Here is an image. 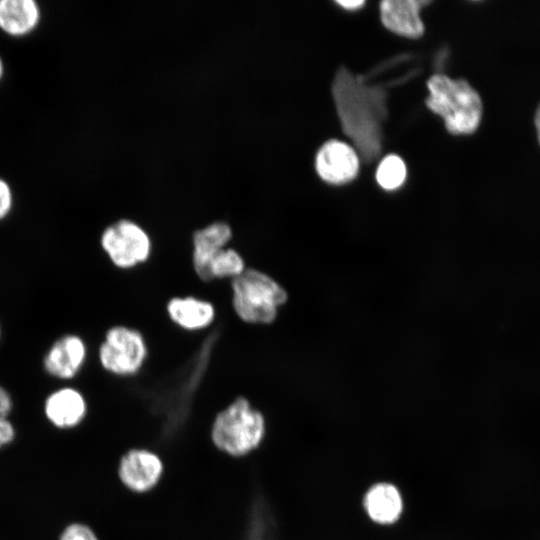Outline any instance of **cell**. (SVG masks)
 <instances>
[{
	"label": "cell",
	"instance_id": "obj_3",
	"mask_svg": "<svg viewBox=\"0 0 540 540\" xmlns=\"http://www.w3.org/2000/svg\"><path fill=\"white\" fill-rule=\"evenodd\" d=\"M231 304L236 316L250 325H268L288 298L285 289L271 276L256 268H246L231 280Z\"/></svg>",
	"mask_w": 540,
	"mask_h": 540
},
{
	"label": "cell",
	"instance_id": "obj_16",
	"mask_svg": "<svg viewBox=\"0 0 540 540\" xmlns=\"http://www.w3.org/2000/svg\"><path fill=\"white\" fill-rule=\"evenodd\" d=\"M406 175L407 170L403 160L396 155H388L377 168L376 180L382 188L393 190L403 184Z\"/></svg>",
	"mask_w": 540,
	"mask_h": 540
},
{
	"label": "cell",
	"instance_id": "obj_18",
	"mask_svg": "<svg viewBox=\"0 0 540 540\" xmlns=\"http://www.w3.org/2000/svg\"><path fill=\"white\" fill-rule=\"evenodd\" d=\"M60 540H98V538L88 526L72 524L65 529Z\"/></svg>",
	"mask_w": 540,
	"mask_h": 540
},
{
	"label": "cell",
	"instance_id": "obj_2",
	"mask_svg": "<svg viewBox=\"0 0 540 540\" xmlns=\"http://www.w3.org/2000/svg\"><path fill=\"white\" fill-rule=\"evenodd\" d=\"M266 432L263 414L250 401L236 397L219 411L211 425V440L221 452L242 457L256 450Z\"/></svg>",
	"mask_w": 540,
	"mask_h": 540
},
{
	"label": "cell",
	"instance_id": "obj_17",
	"mask_svg": "<svg viewBox=\"0 0 540 540\" xmlns=\"http://www.w3.org/2000/svg\"><path fill=\"white\" fill-rule=\"evenodd\" d=\"M11 409V399L8 393L0 387V447L9 443L14 437V429L7 416Z\"/></svg>",
	"mask_w": 540,
	"mask_h": 540
},
{
	"label": "cell",
	"instance_id": "obj_14",
	"mask_svg": "<svg viewBox=\"0 0 540 540\" xmlns=\"http://www.w3.org/2000/svg\"><path fill=\"white\" fill-rule=\"evenodd\" d=\"M46 415L58 427L78 424L85 415L86 404L82 395L71 388L61 389L49 396L45 405Z\"/></svg>",
	"mask_w": 540,
	"mask_h": 540
},
{
	"label": "cell",
	"instance_id": "obj_11",
	"mask_svg": "<svg viewBox=\"0 0 540 540\" xmlns=\"http://www.w3.org/2000/svg\"><path fill=\"white\" fill-rule=\"evenodd\" d=\"M86 348L81 338L68 335L51 347L44 359L46 370L60 378L73 377L82 366Z\"/></svg>",
	"mask_w": 540,
	"mask_h": 540
},
{
	"label": "cell",
	"instance_id": "obj_15",
	"mask_svg": "<svg viewBox=\"0 0 540 540\" xmlns=\"http://www.w3.org/2000/svg\"><path fill=\"white\" fill-rule=\"evenodd\" d=\"M246 262L240 252L232 247L219 251L211 260L209 274L213 280H233L246 269Z\"/></svg>",
	"mask_w": 540,
	"mask_h": 540
},
{
	"label": "cell",
	"instance_id": "obj_4",
	"mask_svg": "<svg viewBox=\"0 0 540 540\" xmlns=\"http://www.w3.org/2000/svg\"><path fill=\"white\" fill-rule=\"evenodd\" d=\"M148 345L144 335L126 325L111 327L99 348L102 367L116 376H133L144 366Z\"/></svg>",
	"mask_w": 540,
	"mask_h": 540
},
{
	"label": "cell",
	"instance_id": "obj_1",
	"mask_svg": "<svg viewBox=\"0 0 540 540\" xmlns=\"http://www.w3.org/2000/svg\"><path fill=\"white\" fill-rule=\"evenodd\" d=\"M426 106L440 116L445 128L454 135L473 133L482 117V101L477 91L464 79L454 80L435 74L427 81Z\"/></svg>",
	"mask_w": 540,
	"mask_h": 540
},
{
	"label": "cell",
	"instance_id": "obj_20",
	"mask_svg": "<svg viewBox=\"0 0 540 540\" xmlns=\"http://www.w3.org/2000/svg\"><path fill=\"white\" fill-rule=\"evenodd\" d=\"M252 535L251 537L249 538V540H265L264 539V528H263V524L259 521V518H254V523H253V527H252Z\"/></svg>",
	"mask_w": 540,
	"mask_h": 540
},
{
	"label": "cell",
	"instance_id": "obj_22",
	"mask_svg": "<svg viewBox=\"0 0 540 540\" xmlns=\"http://www.w3.org/2000/svg\"><path fill=\"white\" fill-rule=\"evenodd\" d=\"M535 126H536V130H537V135H538V140H539V143H540V105L536 111V115H535Z\"/></svg>",
	"mask_w": 540,
	"mask_h": 540
},
{
	"label": "cell",
	"instance_id": "obj_8",
	"mask_svg": "<svg viewBox=\"0 0 540 540\" xmlns=\"http://www.w3.org/2000/svg\"><path fill=\"white\" fill-rule=\"evenodd\" d=\"M233 236L231 226L215 221L197 229L192 234V268L199 280L210 282L209 265L214 256L228 247Z\"/></svg>",
	"mask_w": 540,
	"mask_h": 540
},
{
	"label": "cell",
	"instance_id": "obj_21",
	"mask_svg": "<svg viewBox=\"0 0 540 540\" xmlns=\"http://www.w3.org/2000/svg\"><path fill=\"white\" fill-rule=\"evenodd\" d=\"M341 7L345 9H356L361 7L364 4L362 0H353V1H336Z\"/></svg>",
	"mask_w": 540,
	"mask_h": 540
},
{
	"label": "cell",
	"instance_id": "obj_10",
	"mask_svg": "<svg viewBox=\"0 0 540 540\" xmlns=\"http://www.w3.org/2000/svg\"><path fill=\"white\" fill-rule=\"evenodd\" d=\"M166 312L172 323L190 332L210 327L216 318V308L212 302L192 295L170 298Z\"/></svg>",
	"mask_w": 540,
	"mask_h": 540
},
{
	"label": "cell",
	"instance_id": "obj_23",
	"mask_svg": "<svg viewBox=\"0 0 540 540\" xmlns=\"http://www.w3.org/2000/svg\"><path fill=\"white\" fill-rule=\"evenodd\" d=\"M2 75H3V62H2V59L0 57V79H1Z\"/></svg>",
	"mask_w": 540,
	"mask_h": 540
},
{
	"label": "cell",
	"instance_id": "obj_9",
	"mask_svg": "<svg viewBox=\"0 0 540 540\" xmlns=\"http://www.w3.org/2000/svg\"><path fill=\"white\" fill-rule=\"evenodd\" d=\"M429 1L385 0L380 2V19L391 32L417 39L424 33V23L420 18L421 9Z\"/></svg>",
	"mask_w": 540,
	"mask_h": 540
},
{
	"label": "cell",
	"instance_id": "obj_6",
	"mask_svg": "<svg viewBox=\"0 0 540 540\" xmlns=\"http://www.w3.org/2000/svg\"><path fill=\"white\" fill-rule=\"evenodd\" d=\"M164 465L158 454L146 448L128 450L120 459L118 475L130 491L143 494L155 488L163 475Z\"/></svg>",
	"mask_w": 540,
	"mask_h": 540
},
{
	"label": "cell",
	"instance_id": "obj_7",
	"mask_svg": "<svg viewBox=\"0 0 540 540\" xmlns=\"http://www.w3.org/2000/svg\"><path fill=\"white\" fill-rule=\"evenodd\" d=\"M315 167L325 182L344 184L353 180L359 171V157L348 144L330 140L317 152Z\"/></svg>",
	"mask_w": 540,
	"mask_h": 540
},
{
	"label": "cell",
	"instance_id": "obj_12",
	"mask_svg": "<svg viewBox=\"0 0 540 540\" xmlns=\"http://www.w3.org/2000/svg\"><path fill=\"white\" fill-rule=\"evenodd\" d=\"M364 508L374 522L390 525L399 519L403 501L394 485L382 482L369 488L364 497Z\"/></svg>",
	"mask_w": 540,
	"mask_h": 540
},
{
	"label": "cell",
	"instance_id": "obj_13",
	"mask_svg": "<svg viewBox=\"0 0 540 540\" xmlns=\"http://www.w3.org/2000/svg\"><path fill=\"white\" fill-rule=\"evenodd\" d=\"M40 21L34 0H0V29L11 36L32 32Z\"/></svg>",
	"mask_w": 540,
	"mask_h": 540
},
{
	"label": "cell",
	"instance_id": "obj_5",
	"mask_svg": "<svg viewBox=\"0 0 540 540\" xmlns=\"http://www.w3.org/2000/svg\"><path fill=\"white\" fill-rule=\"evenodd\" d=\"M100 242L110 261L123 270L145 263L152 253L149 234L130 219H120L106 227Z\"/></svg>",
	"mask_w": 540,
	"mask_h": 540
},
{
	"label": "cell",
	"instance_id": "obj_19",
	"mask_svg": "<svg viewBox=\"0 0 540 540\" xmlns=\"http://www.w3.org/2000/svg\"><path fill=\"white\" fill-rule=\"evenodd\" d=\"M12 206V192L9 184L0 178V219L5 217Z\"/></svg>",
	"mask_w": 540,
	"mask_h": 540
}]
</instances>
